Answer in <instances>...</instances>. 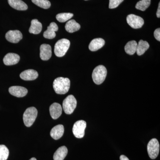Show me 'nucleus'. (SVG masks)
<instances>
[{
  "label": "nucleus",
  "mask_w": 160,
  "mask_h": 160,
  "mask_svg": "<svg viewBox=\"0 0 160 160\" xmlns=\"http://www.w3.org/2000/svg\"><path fill=\"white\" fill-rule=\"evenodd\" d=\"M70 86V80L68 78H57L53 83L54 91L58 94H64L67 93L69 91Z\"/></svg>",
  "instance_id": "nucleus-1"
},
{
  "label": "nucleus",
  "mask_w": 160,
  "mask_h": 160,
  "mask_svg": "<svg viewBox=\"0 0 160 160\" xmlns=\"http://www.w3.org/2000/svg\"><path fill=\"white\" fill-rule=\"evenodd\" d=\"M70 45V41L67 39L63 38L59 40L55 45V54L58 57H62L68 51Z\"/></svg>",
  "instance_id": "nucleus-2"
},
{
  "label": "nucleus",
  "mask_w": 160,
  "mask_h": 160,
  "mask_svg": "<svg viewBox=\"0 0 160 160\" xmlns=\"http://www.w3.org/2000/svg\"><path fill=\"white\" fill-rule=\"evenodd\" d=\"M107 71L106 67L102 65H100L96 67L92 73V78L93 82L97 85H100L104 82Z\"/></svg>",
  "instance_id": "nucleus-3"
},
{
  "label": "nucleus",
  "mask_w": 160,
  "mask_h": 160,
  "mask_svg": "<svg viewBox=\"0 0 160 160\" xmlns=\"http://www.w3.org/2000/svg\"><path fill=\"white\" fill-rule=\"evenodd\" d=\"M38 110L34 107H31L26 109L23 114L24 124L26 127H30L34 122L37 117Z\"/></svg>",
  "instance_id": "nucleus-4"
},
{
  "label": "nucleus",
  "mask_w": 160,
  "mask_h": 160,
  "mask_svg": "<svg viewBox=\"0 0 160 160\" xmlns=\"http://www.w3.org/2000/svg\"><path fill=\"white\" fill-rule=\"evenodd\" d=\"M77 102L75 98L72 95L68 96L64 99L63 102V109L65 113L71 114L76 108Z\"/></svg>",
  "instance_id": "nucleus-5"
},
{
  "label": "nucleus",
  "mask_w": 160,
  "mask_h": 160,
  "mask_svg": "<svg viewBox=\"0 0 160 160\" xmlns=\"http://www.w3.org/2000/svg\"><path fill=\"white\" fill-rule=\"evenodd\" d=\"M159 149V143L157 139L153 138L149 141L147 145V151L150 158H156L158 155Z\"/></svg>",
  "instance_id": "nucleus-6"
},
{
  "label": "nucleus",
  "mask_w": 160,
  "mask_h": 160,
  "mask_svg": "<svg viewBox=\"0 0 160 160\" xmlns=\"http://www.w3.org/2000/svg\"><path fill=\"white\" fill-rule=\"evenodd\" d=\"M86 122L83 120H79L74 123L72 128V132L74 136L78 138H82L85 135V130Z\"/></svg>",
  "instance_id": "nucleus-7"
},
{
  "label": "nucleus",
  "mask_w": 160,
  "mask_h": 160,
  "mask_svg": "<svg viewBox=\"0 0 160 160\" xmlns=\"http://www.w3.org/2000/svg\"><path fill=\"white\" fill-rule=\"evenodd\" d=\"M127 23L133 29H139L144 24L142 18L134 14H129L126 18Z\"/></svg>",
  "instance_id": "nucleus-8"
},
{
  "label": "nucleus",
  "mask_w": 160,
  "mask_h": 160,
  "mask_svg": "<svg viewBox=\"0 0 160 160\" xmlns=\"http://www.w3.org/2000/svg\"><path fill=\"white\" fill-rule=\"evenodd\" d=\"M22 32L18 30H9L6 34V38L8 42L12 43L19 42L22 39Z\"/></svg>",
  "instance_id": "nucleus-9"
},
{
  "label": "nucleus",
  "mask_w": 160,
  "mask_h": 160,
  "mask_svg": "<svg viewBox=\"0 0 160 160\" xmlns=\"http://www.w3.org/2000/svg\"><path fill=\"white\" fill-rule=\"evenodd\" d=\"M40 56L43 61H47L52 56L51 46L48 44H44L41 45L40 48Z\"/></svg>",
  "instance_id": "nucleus-10"
},
{
  "label": "nucleus",
  "mask_w": 160,
  "mask_h": 160,
  "mask_svg": "<svg viewBox=\"0 0 160 160\" xmlns=\"http://www.w3.org/2000/svg\"><path fill=\"white\" fill-rule=\"evenodd\" d=\"M9 93L18 98L24 97L28 93V90L24 87L20 86H11L9 88Z\"/></svg>",
  "instance_id": "nucleus-11"
},
{
  "label": "nucleus",
  "mask_w": 160,
  "mask_h": 160,
  "mask_svg": "<svg viewBox=\"0 0 160 160\" xmlns=\"http://www.w3.org/2000/svg\"><path fill=\"white\" fill-rule=\"evenodd\" d=\"M20 58L18 55L14 53H8L3 58V62L6 66H12L18 64Z\"/></svg>",
  "instance_id": "nucleus-12"
},
{
  "label": "nucleus",
  "mask_w": 160,
  "mask_h": 160,
  "mask_svg": "<svg viewBox=\"0 0 160 160\" xmlns=\"http://www.w3.org/2000/svg\"><path fill=\"white\" fill-rule=\"evenodd\" d=\"M49 112L52 118L53 119H57L62 115V106L59 103H53L49 107Z\"/></svg>",
  "instance_id": "nucleus-13"
},
{
  "label": "nucleus",
  "mask_w": 160,
  "mask_h": 160,
  "mask_svg": "<svg viewBox=\"0 0 160 160\" xmlns=\"http://www.w3.org/2000/svg\"><path fill=\"white\" fill-rule=\"evenodd\" d=\"M20 78L25 81H33L38 77V72L33 69H28L22 72L20 75Z\"/></svg>",
  "instance_id": "nucleus-14"
},
{
  "label": "nucleus",
  "mask_w": 160,
  "mask_h": 160,
  "mask_svg": "<svg viewBox=\"0 0 160 160\" xmlns=\"http://www.w3.org/2000/svg\"><path fill=\"white\" fill-rule=\"evenodd\" d=\"M58 29V27L56 23L52 22L47 27V30L43 33V36L46 38L49 39L54 38L56 35L55 32L57 31Z\"/></svg>",
  "instance_id": "nucleus-15"
},
{
  "label": "nucleus",
  "mask_w": 160,
  "mask_h": 160,
  "mask_svg": "<svg viewBox=\"0 0 160 160\" xmlns=\"http://www.w3.org/2000/svg\"><path fill=\"white\" fill-rule=\"evenodd\" d=\"M64 132V126L62 125H58L51 129L50 135L54 139L58 140L62 137Z\"/></svg>",
  "instance_id": "nucleus-16"
},
{
  "label": "nucleus",
  "mask_w": 160,
  "mask_h": 160,
  "mask_svg": "<svg viewBox=\"0 0 160 160\" xmlns=\"http://www.w3.org/2000/svg\"><path fill=\"white\" fill-rule=\"evenodd\" d=\"M105 44V40L102 38H98L94 39L90 42L89 48L90 51H96L102 48Z\"/></svg>",
  "instance_id": "nucleus-17"
},
{
  "label": "nucleus",
  "mask_w": 160,
  "mask_h": 160,
  "mask_svg": "<svg viewBox=\"0 0 160 160\" xmlns=\"http://www.w3.org/2000/svg\"><path fill=\"white\" fill-rule=\"evenodd\" d=\"M8 3L11 7L18 10L24 11L28 9V6L22 0H8Z\"/></svg>",
  "instance_id": "nucleus-18"
},
{
  "label": "nucleus",
  "mask_w": 160,
  "mask_h": 160,
  "mask_svg": "<svg viewBox=\"0 0 160 160\" xmlns=\"http://www.w3.org/2000/svg\"><path fill=\"white\" fill-rule=\"evenodd\" d=\"M42 29V23L39 22L37 19L32 20L31 26L29 29V32L30 33L38 34L41 32Z\"/></svg>",
  "instance_id": "nucleus-19"
},
{
  "label": "nucleus",
  "mask_w": 160,
  "mask_h": 160,
  "mask_svg": "<svg viewBox=\"0 0 160 160\" xmlns=\"http://www.w3.org/2000/svg\"><path fill=\"white\" fill-rule=\"evenodd\" d=\"M68 153V149L65 146L60 147L56 150L53 155L54 160H63Z\"/></svg>",
  "instance_id": "nucleus-20"
},
{
  "label": "nucleus",
  "mask_w": 160,
  "mask_h": 160,
  "mask_svg": "<svg viewBox=\"0 0 160 160\" xmlns=\"http://www.w3.org/2000/svg\"><path fill=\"white\" fill-rule=\"evenodd\" d=\"M80 28H81V26L77 22L74 20H69L66 23L65 26L66 30L70 33H72L78 31L79 30Z\"/></svg>",
  "instance_id": "nucleus-21"
},
{
  "label": "nucleus",
  "mask_w": 160,
  "mask_h": 160,
  "mask_svg": "<svg viewBox=\"0 0 160 160\" xmlns=\"http://www.w3.org/2000/svg\"><path fill=\"white\" fill-rule=\"evenodd\" d=\"M149 47V43L146 41L140 40L138 43L136 52L138 56L142 55L148 50Z\"/></svg>",
  "instance_id": "nucleus-22"
},
{
  "label": "nucleus",
  "mask_w": 160,
  "mask_h": 160,
  "mask_svg": "<svg viewBox=\"0 0 160 160\" xmlns=\"http://www.w3.org/2000/svg\"><path fill=\"white\" fill-rule=\"evenodd\" d=\"M137 46L138 43L135 41H130L125 46V51L127 54L130 55L134 54L136 52Z\"/></svg>",
  "instance_id": "nucleus-23"
},
{
  "label": "nucleus",
  "mask_w": 160,
  "mask_h": 160,
  "mask_svg": "<svg viewBox=\"0 0 160 160\" xmlns=\"http://www.w3.org/2000/svg\"><path fill=\"white\" fill-rule=\"evenodd\" d=\"M151 0H141L136 5V8L141 11H145L150 6Z\"/></svg>",
  "instance_id": "nucleus-24"
},
{
  "label": "nucleus",
  "mask_w": 160,
  "mask_h": 160,
  "mask_svg": "<svg viewBox=\"0 0 160 160\" xmlns=\"http://www.w3.org/2000/svg\"><path fill=\"white\" fill-rule=\"evenodd\" d=\"M73 16L72 13L69 12H64L60 13L57 15L56 19L60 22H65L68 21Z\"/></svg>",
  "instance_id": "nucleus-25"
},
{
  "label": "nucleus",
  "mask_w": 160,
  "mask_h": 160,
  "mask_svg": "<svg viewBox=\"0 0 160 160\" xmlns=\"http://www.w3.org/2000/svg\"><path fill=\"white\" fill-rule=\"evenodd\" d=\"M34 4L44 9H48L50 8L51 3L48 0H32Z\"/></svg>",
  "instance_id": "nucleus-26"
},
{
  "label": "nucleus",
  "mask_w": 160,
  "mask_h": 160,
  "mask_svg": "<svg viewBox=\"0 0 160 160\" xmlns=\"http://www.w3.org/2000/svg\"><path fill=\"white\" fill-rule=\"evenodd\" d=\"M9 155V150L5 145H0V160H6Z\"/></svg>",
  "instance_id": "nucleus-27"
},
{
  "label": "nucleus",
  "mask_w": 160,
  "mask_h": 160,
  "mask_svg": "<svg viewBox=\"0 0 160 160\" xmlns=\"http://www.w3.org/2000/svg\"><path fill=\"white\" fill-rule=\"evenodd\" d=\"M124 0H109V9H114L118 7Z\"/></svg>",
  "instance_id": "nucleus-28"
},
{
  "label": "nucleus",
  "mask_w": 160,
  "mask_h": 160,
  "mask_svg": "<svg viewBox=\"0 0 160 160\" xmlns=\"http://www.w3.org/2000/svg\"><path fill=\"white\" fill-rule=\"evenodd\" d=\"M154 38L156 39L159 42L160 41V28H158L155 30L154 32Z\"/></svg>",
  "instance_id": "nucleus-29"
},
{
  "label": "nucleus",
  "mask_w": 160,
  "mask_h": 160,
  "mask_svg": "<svg viewBox=\"0 0 160 160\" xmlns=\"http://www.w3.org/2000/svg\"><path fill=\"white\" fill-rule=\"evenodd\" d=\"M157 16L158 18H160V3H159L158 7V9L157 12Z\"/></svg>",
  "instance_id": "nucleus-30"
},
{
  "label": "nucleus",
  "mask_w": 160,
  "mask_h": 160,
  "mask_svg": "<svg viewBox=\"0 0 160 160\" xmlns=\"http://www.w3.org/2000/svg\"><path fill=\"white\" fill-rule=\"evenodd\" d=\"M120 160H129L127 157H126V156L123 155H122L120 156Z\"/></svg>",
  "instance_id": "nucleus-31"
},
{
  "label": "nucleus",
  "mask_w": 160,
  "mask_h": 160,
  "mask_svg": "<svg viewBox=\"0 0 160 160\" xmlns=\"http://www.w3.org/2000/svg\"><path fill=\"white\" fill-rule=\"evenodd\" d=\"M29 160H37L35 158H32L30 159Z\"/></svg>",
  "instance_id": "nucleus-32"
}]
</instances>
